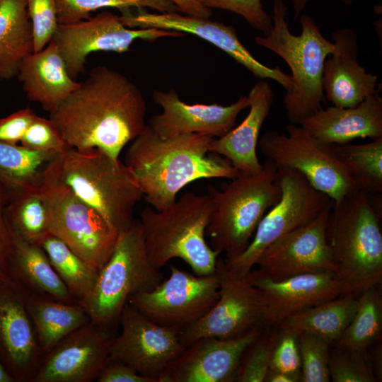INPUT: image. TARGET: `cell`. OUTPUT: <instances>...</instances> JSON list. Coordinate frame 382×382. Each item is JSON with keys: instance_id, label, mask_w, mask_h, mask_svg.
I'll list each match as a JSON object with an SVG mask.
<instances>
[{"instance_id": "16", "label": "cell", "mask_w": 382, "mask_h": 382, "mask_svg": "<svg viewBox=\"0 0 382 382\" xmlns=\"http://www.w3.org/2000/svg\"><path fill=\"white\" fill-rule=\"evenodd\" d=\"M332 202L308 224L284 236L261 254L256 265L262 275L279 281L305 274L333 273L337 267L327 239Z\"/></svg>"}, {"instance_id": "43", "label": "cell", "mask_w": 382, "mask_h": 382, "mask_svg": "<svg viewBox=\"0 0 382 382\" xmlns=\"http://www.w3.org/2000/svg\"><path fill=\"white\" fill-rule=\"evenodd\" d=\"M21 144L30 149L58 153L69 149L52 121L37 115L27 129Z\"/></svg>"}, {"instance_id": "6", "label": "cell", "mask_w": 382, "mask_h": 382, "mask_svg": "<svg viewBox=\"0 0 382 382\" xmlns=\"http://www.w3.org/2000/svg\"><path fill=\"white\" fill-rule=\"evenodd\" d=\"M212 211L207 227L210 246L225 260L241 255L266 212L279 199L277 168L266 160L256 174L239 173L221 190L209 188Z\"/></svg>"}, {"instance_id": "13", "label": "cell", "mask_w": 382, "mask_h": 382, "mask_svg": "<svg viewBox=\"0 0 382 382\" xmlns=\"http://www.w3.org/2000/svg\"><path fill=\"white\" fill-rule=\"evenodd\" d=\"M185 33L154 28H129L120 16L103 11L89 18L59 24L52 40L57 45L70 76L76 80L84 73L88 56L95 52L124 53L137 40L154 42L162 37H179Z\"/></svg>"}, {"instance_id": "22", "label": "cell", "mask_w": 382, "mask_h": 382, "mask_svg": "<svg viewBox=\"0 0 382 382\" xmlns=\"http://www.w3.org/2000/svg\"><path fill=\"white\" fill-rule=\"evenodd\" d=\"M252 283L261 291L264 325H279L289 316L342 296V286L335 274H305L279 281L258 272H248Z\"/></svg>"}, {"instance_id": "29", "label": "cell", "mask_w": 382, "mask_h": 382, "mask_svg": "<svg viewBox=\"0 0 382 382\" xmlns=\"http://www.w3.org/2000/svg\"><path fill=\"white\" fill-rule=\"evenodd\" d=\"M33 48L26 0H0V79L16 76L21 62Z\"/></svg>"}, {"instance_id": "23", "label": "cell", "mask_w": 382, "mask_h": 382, "mask_svg": "<svg viewBox=\"0 0 382 382\" xmlns=\"http://www.w3.org/2000/svg\"><path fill=\"white\" fill-rule=\"evenodd\" d=\"M334 50L324 63L322 86L325 99L334 106L352 108L379 91L378 76L366 72L358 62V42L349 28L332 33Z\"/></svg>"}, {"instance_id": "32", "label": "cell", "mask_w": 382, "mask_h": 382, "mask_svg": "<svg viewBox=\"0 0 382 382\" xmlns=\"http://www.w3.org/2000/svg\"><path fill=\"white\" fill-rule=\"evenodd\" d=\"M327 146L345 167L358 190L370 195L382 192V137L364 144Z\"/></svg>"}, {"instance_id": "2", "label": "cell", "mask_w": 382, "mask_h": 382, "mask_svg": "<svg viewBox=\"0 0 382 382\" xmlns=\"http://www.w3.org/2000/svg\"><path fill=\"white\" fill-rule=\"evenodd\" d=\"M212 139L201 134L162 138L146 125L132 141L125 163L152 208L161 211L170 206L178 193L193 181L231 180L239 175L227 159L208 155Z\"/></svg>"}, {"instance_id": "35", "label": "cell", "mask_w": 382, "mask_h": 382, "mask_svg": "<svg viewBox=\"0 0 382 382\" xmlns=\"http://www.w3.org/2000/svg\"><path fill=\"white\" fill-rule=\"evenodd\" d=\"M10 231L23 240L40 245L48 233L45 206L38 191L12 199L5 210Z\"/></svg>"}, {"instance_id": "27", "label": "cell", "mask_w": 382, "mask_h": 382, "mask_svg": "<svg viewBox=\"0 0 382 382\" xmlns=\"http://www.w3.org/2000/svg\"><path fill=\"white\" fill-rule=\"evenodd\" d=\"M30 101L48 112L73 92L79 82L73 79L55 43L51 40L21 62L17 76Z\"/></svg>"}, {"instance_id": "37", "label": "cell", "mask_w": 382, "mask_h": 382, "mask_svg": "<svg viewBox=\"0 0 382 382\" xmlns=\"http://www.w3.org/2000/svg\"><path fill=\"white\" fill-rule=\"evenodd\" d=\"M279 330L262 332L245 350L235 378L236 382H264L270 370Z\"/></svg>"}, {"instance_id": "34", "label": "cell", "mask_w": 382, "mask_h": 382, "mask_svg": "<svg viewBox=\"0 0 382 382\" xmlns=\"http://www.w3.org/2000/svg\"><path fill=\"white\" fill-rule=\"evenodd\" d=\"M381 330L382 299L376 286L357 296L355 313L335 344L343 349L366 352L381 335Z\"/></svg>"}, {"instance_id": "1", "label": "cell", "mask_w": 382, "mask_h": 382, "mask_svg": "<svg viewBox=\"0 0 382 382\" xmlns=\"http://www.w3.org/2000/svg\"><path fill=\"white\" fill-rule=\"evenodd\" d=\"M49 114L69 149H99L114 158L147 125L141 91L124 74L105 65L92 69Z\"/></svg>"}, {"instance_id": "19", "label": "cell", "mask_w": 382, "mask_h": 382, "mask_svg": "<svg viewBox=\"0 0 382 382\" xmlns=\"http://www.w3.org/2000/svg\"><path fill=\"white\" fill-rule=\"evenodd\" d=\"M262 332L260 327L230 338L202 337L187 345L158 382H233L247 347Z\"/></svg>"}, {"instance_id": "44", "label": "cell", "mask_w": 382, "mask_h": 382, "mask_svg": "<svg viewBox=\"0 0 382 382\" xmlns=\"http://www.w3.org/2000/svg\"><path fill=\"white\" fill-rule=\"evenodd\" d=\"M37 115L29 108L0 118V142L17 144Z\"/></svg>"}, {"instance_id": "48", "label": "cell", "mask_w": 382, "mask_h": 382, "mask_svg": "<svg viewBox=\"0 0 382 382\" xmlns=\"http://www.w3.org/2000/svg\"><path fill=\"white\" fill-rule=\"evenodd\" d=\"M301 381V376L284 372L269 370L265 382H298Z\"/></svg>"}, {"instance_id": "46", "label": "cell", "mask_w": 382, "mask_h": 382, "mask_svg": "<svg viewBox=\"0 0 382 382\" xmlns=\"http://www.w3.org/2000/svg\"><path fill=\"white\" fill-rule=\"evenodd\" d=\"M10 201L7 191L0 183V269L5 273L11 250V235L5 219V210Z\"/></svg>"}, {"instance_id": "4", "label": "cell", "mask_w": 382, "mask_h": 382, "mask_svg": "<svg viewBox=\"0 0 382 382\" xmlns=\"http://www.w3.org/2000/svg\"><path fill=\"white\" fill-rule=\"evenodd\" d=\"M286 12L283 0H273L272 28L268 34L255 37V42L279 55L290 68L292 88L286 92L283 102L290 123L299 125L325 103L323 66L334 45L307 14L299 16L301 34L293 35L286 21Z\"/></svg>"}, {"instance_id": "30", "label": "cell", "mask_w": 382, "mask_h": 382, "mask_svg": "<svg viewBox=\"0 0 382 382\" xmlns=\"http://www.w3.org/2000/svg\"><path fill=\"white\" fill-rule=\"evenodd\" d=\"M61 154L0 142V183L11 200L38 191L47 168Z\"/></svg>"}, {"instance_id": "47", "label": "cell", "mask_w": 382, "mask_h": 382, "mask_svg": "<svg viewBox=\"0 0 382 382\" xmlns=\"http://www.w3.org/2000/svg\"><path fill=\"white\" fill-rule=\"evenodd\" d=\"M181 13L209 18L212 9L205 6L200 0H170Z\"/></svg>"}, {"instance_id": "25", "label": "cell", "mask_w": 382, "mask_h": 382, "mask_svg": "<svg viewBox=\"0 0 382 382\" xmlns=\"http://www.w3.org/2000/svg\"><path fill=\"white\" fill-rule=\"evenodd\" d=\"M299 125L327 144H347L357 138H381L382 97L378 91L355 107L322 108Z\"/></svg>"}, {"instance_id": "18", "label": "cell", "mask_w": 382, "mask_h": 382, "mask_svg": "<svg viewBox=\"0 0 382 382\" xmlns=\"http://www.w3.org/2000/svg\"><path fill=\"white\" fill-rule=\"evenodd\" d=\"M115 336L114 330L91 321L80 327L43 356L31 382L96 381Z\"/></svg>"}, {"instance_id": "15", "label": "cell", "mask_w": 382, "mask_h": 382, "mask_svg": "<svg viewBox=\"0 0 382 382\" xmlns=\"http://www.w3.org/2000/svg\"><path fill=\"white\" fill-rule=\"evenodd\" d=\"M110 349V359L125 362L140 375L158 382L167 366L185 349L180 332L158 325L126 303Z\"/></svg>"}, {"instance_id": "26", "label": "cell", "mask_w": 382, "mask_h": 382, "mask_svg": "<svg viewBox=\"0 0 382 382\" xmlns=\"http://www.w3.org/2000/svg\"><path fill=\"white\" fill-rule=\"evenodd\" d=\"M10 233L11 250L6 274L21 291L66 303H80L58 276L42 248Z\"/></svg>"}, {"instance_id": "5", "label": "cell", "mask_w": 382, "mask_h": 382, "mask_svg": "<svg viewBox=\"0 0 382 382\" xmlns=\"http://www.w3.org/2000/svg\"><path fill=\"white\" fill-rule=\"evenodd\" d=\"M212 211L209 194L184 193L165 209L144 208L141 224L145 248L157 270L179 258L196 275L216 271L219 254L206 241L205 234Z\"/></svg>"}, {"instance_id": "17", "label": "cell", "mask_w": 382, "mask_h": 382, "mask_svg": "<svg viewBox=\"0 0 382 382\" xmlns=\"http://www.w3.org/2000/svg\"><path fill=\"white\" fill-rule=\"evenodd\" d=\"M121 12V21L127 28H154L193 34L226 52L256 78L273 80L284 88L286 92L292 88L291 75L278 66L270 67L257 61L240 41L231 25L177 12L153 13L144 9H139L135 13L129 9Z\"/></svg>"}, {"instance_id": "12", "label": "cell", "mask_w": 382, "mask_h": 382, "mask_svg": "<svg viewBox=\"0 0 382 382\" xmlns=\"http://www.w3.org/2000/svg\"><path fill=\"white\" fill-rule=\"evenodd\" d=\"M219 296L216 271L199 276L172 265L168 279L132 295L127 303L151 321L181 332L206 315Z\"/></svg>"}, {"instance_id": "41", "label": "cell", "mask_w": 382, "mask_h": 382, "mask_svg": "<svg viewBox=\"0 0 382 382\" xmlns=\"http://www.w3.org/2000/svg\"><path fill=\"white\" fill-rule=\"evenodd\" d=\"M279 328L270 370L299 376L301 378L299 333L288 328Z\"/></svg>"}, {"instance_id": "8", "label": "cell", "mask_w": 382, "mask_h": 382, "mask_svg": "<svg viewBox=\"0 0 382 382\" xmlns=\"http://www.w3.org/2000/svg\"><path fill=\"white\" fill-rule=\"evenodd\" d=\"M163 280L149 261L139 220L118 235L115 248L99 270L89 295L81 303L91 321L114 330L129 297L151 290Z\"/></svg>"}, {"instance_id": "11", "label": "cell", "mask_w": 382, "mask_h": 382, "mask_svg": "<svg viewBox=\"0 0 382 382\" xmlns=\"http://www.w3.org/2000/svg\"><path fill=\"white\" fill-rule=\"evenodd\" d=\"M278 172L282 190L279 201L264 215L246 249L231 260H224L233 272L248 274L270 245L308 224L332 202L297 170L280 168Z\"/></svg>"}, {"instance_id": "39", "label": "cell", "mask_w": 382, "mask_h": 382, "mask_svg": "<svg viewBox=\"0 0 382 382\" xmlns=\"http://www.w3.org/2000/svg\"><path fill=\"white\" fill-rule=\"evenodd\" d=\"M360 352L337 347L330 351L329 371L333 382H374V370Z\"/></svg>"}, {"instance_id": "9", "label": "cell", "mask_w": 382, "mask_h": 382, "mask_svg": "<svg viewBox=\"0 0 382 382\" xmlns=\"http://www.w3.org/2000/svg\"><path fill=\"white\" fill-rule=\"evenodd\" d=\"M57 158L47 168L38 190L45 209L47 231L100 270L110 257L119 233L61 180Z\"/></svg>"}, {"instance_id": "21", "label": "cell", "mask_w": 382, "mask_h": 382, "mask_svg": "<svg viewBox=\"0 0 382 382\" xmlns=\"http://www.w3.org/2000/svg\"><path fill=\"white\" fill-rule=\"evenodd\" d=\"M42 358L22 292L13 282L0 286V361L15 382H31Z\"/></svg>"}, {"instance_id": "24", "label": "cell", "mask_w": 382, "mask_h": 382, "mask_svg": "<svg viewBox=\"0 0 382 382\" xmlns=\"http://www.w3.org/2000/svg\"><path fill=\"white\" fill-rule=\"evenodd\" d=\"M250 110L245 119L226 134L213 138L209 151L227 159L240 173H258L262 164L257 154V146L262 125L274 101V93L265 79H260L248 96Z\"/></svg>"}, {"instance_id": "36", "label": "cell", "mask_w": 382, "mask_h": 382, "mask_svg": "<svg viewBox=\"0 0 382 382\" xmlns=\"http://www.w3.org/2000/svg\"><path fill=\"white\" fill-rule=\"evenodd\" d=\"M59 24H69L89 18L100 8H117L120 11L150 8L159 13L177 12L170 0H55Z\"/></svg>"}, {"instance_id": "38", "label": "cell", "mask_w": 382, "mask_h": 382, "mask_svg": "<svg viewBox=\"0 0 382 382\" xmlns=\"http://www.w3.org/2000/svg\"><path fill=\"white\" fill-rule=\"evenodd\" d=\"M302 382H329L330 345L324 338L308 332L299 333Z\"/></svg>"}, {"instance_id": "14", "label": "cell", "mask_w": 382, "mask_h": 382, "mask_svg": "<svg viewBox=\"0 0 382 382\" xmlns=\"http://www.w3.org/2000/svg\"><path fill=\"white\" fill-rule=\"evenodd\" d=\"M216 272L219 299L206 315L180 332L185 347L199 337H233L264 324L263 297L248 273L231 271L221 258H218Z\"/></svg>"}, {"instance_id": "31", "label": "cell", "mask_w": 382, "mask_h": 382, "mask_svg": "<svg viewBox=\"0 0 382 382\" xmlns=\"http://www.w3.org/2000/svg\"><path fill=\"white\" fill-rule=\"evenodd\" d=\"M357 306V296L342 295L295 313L278 326L294 330L298 333L311 332L330 344L335 343L351 322Z\"/></svg>"}, {"instance_id": "20", "label": "cell", "mask_w": 382, "mask_h": 382, "mask_svg": "<svg viewBox=\"0 0 382 382\" xmlns=\"http://www.w3.org/2000/svg\"><path fill=\"white\" fill-rule=\"evenodd\" d=\"M152 98L162 112L151 117L147 125L162 138L185 134L221 137L236 126L238 115L250 105L248 96H241L228 105L187 104L173 88L155 90Z\"/></svg>"}, {"instance_id": "45", "label": "cell", "mask_w": 382, "mask_h": 382, "mask_svg": "<svg viewBox=\"0 0 382 382\" xmlns=\"http://www.w3.org/2000/svg\"><path fill=\"white\" fill-rule=\"evenodd\" d=\"M96 381L98 382H153L150 378L138 374L125 362L110 358Z\"/></svg>"}, {"instance_id": "49", "label": "cell", "mask_w": 382, "mask_h": 382, "mask_svg": "<svg viewBox=\"0 0 382 382\" xmlns=\"http://www.w3.org/2000/svg\"><path fill=\"white\" fill-rule=\"evenodd\" d=\"M345 4L350 5L353 0H340ZM309 0H291L293 10L294 12V20H296L301 15L302 11L306 8Z\"/></svg>"}, {"instance_id": "3", "label": "cell", "mask_w": 382, "mask_h": 382, "mask_svg": "<svg viewBox=\"0 0 382 382\" xmlns=\"http://www.w3.org/2000/svg\"><path fill=\"white\" fill-rule=\"evenodd\" d=\"M371 195L357 191L332 201L326 233L342 295L357 297L381 283V214Z\"/></svg>"}, {"instance_id": "28", "label": "cell", "mask_w": 382, "mask_h": 382, "mask_svg": "<svg viewBox=\"0 0 382 382\" xmlns=\"http://www.w3.org/2000/svg\"><path fill=\"white\" fill-rule=\"evenodd\" d=\"M23 295L42 357L69 334L91 322L87 311L80 303Z\"/></svg>"}, {"instance_id": "51", "label": "cell", "mask_w": 382, "mask_h": 382, "mask_svg": "<svg viewBox=\"0 0 382 382\" xmlns=\"http://www.w3.org/2000/svg\"><path fill=\"white\" fill-rule=\"evenodd\" d=\"M12 283L8 275L0 269V286Z\"/></svg>"}, {"instance_id": "7", "label": "cell", "mask_w": 382, "mask_h": 382, "mask_svg": "<svg viewBox=\"0 0 382 382\" xmlns=\"http://www.w3.org/2000/svg\"><path fill=\"white\" fill-rule=\"evenodd\" d=\"M59 178L118 233L134 222L143 193L128 166L99 149H69L57 159Z\"/></svg>"}, {"instance_id": "42", "label": "cell", "mask_w": 382, "mask_h": 382, "mask_svg": "<svg viewBox=\"0 0 382 382\" xmlns=\"http://www.w3.org/2000/svg\"><path fill=\"white\" fill-rule=\"evenodd\" d=\"M207 8H220L243 17L254 29L268 34L273 25L272 18L265 11L262 0H200Z\"/></svg>"}, {"instance_id": "50", "label": "cell", "mask_w": 382, "mask_h": 382, "mask_svg": "<svg viewBox=\"0 0 382 382\" xmlns=\"http://www.w3.org/2000/svg\"><path fill=\"white\" fill-rule=\"evenodd\" d=\"M0 382H15L0 361Z\"/></svg>"}, {"instance_id": "40", "label": "cell", "mask_w": 382, "mask_h": 382, "mask_svg": "<svg viewBox=\"0 0 382 382\" xmlns=\"http://www.w3.org/2000/svg\"><path fill=\"white\" fill-rule=\"evenodd\" d=\"M33 34V52L44 49L58 27L55 0H26Z\"/></svg>"}, {"instance_id": "10", "label": "cell", "mask_w": 382, "mask_h": 382, "mask_svg": "<svg viewBox=\"0 0 382 382\" xmlns=\"http://www.w3.org/2000/svg\"><path fill=\"white\" fill-rule=\"evenodd\" d=\"M286 131L269 132L260 137L258 146L266 160L278 169L297 170L315 189L332 201L359 191L326 144L300 125L290 123L286 126Z\"/></svg>"}, {"instance_id": "33", "label": "cell", "mask_w": 382, "mask_h": 382, "mask_svg": "<svg viewBox=\"0 0 382 382\" xmlns=\"http://www.w3.org/2000/svg\"><path fill=\"white\" fill-rule=\"evenodd\" d=\"M40 245L71 295L81 303L92 291L99 270L73 252L64 242L47 233Z\"/></svg>"}]
</instances>
